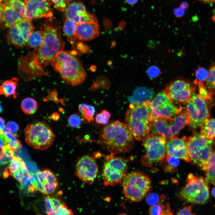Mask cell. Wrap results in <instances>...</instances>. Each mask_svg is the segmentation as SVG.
I'll list each match as a JSON object with an SVG mask.
<instances>
[{
    "label": "cell",
    "mask_w": 215,
    "mask_h": 215,
    "mask_svg": "<svg viewBox=\"0 0 215 215\" xmlns=\"http://www.w3.org/2000/svg\"><path fill=\"white\" fill-rule=\"evenodd\" d=\"M209 73L205 87L211 94L215 95V64L211 67Z\"/></svg>",
    "instance_id": "cell-35"
},
{
    "label": "cell",
    "mask_w": 215,
    "mask_h": 215,
    "mask_svg": "<svg viewBox=\"0 0 215 215\" xmlns=\"http://www.w3.org/2000/svg\"><path fill=\"white\" fill-rule=\"evenodd\" d=\"M200 128L201 134L211 140H215V118L209 119Z\"/></svg>",
    "instance_id": "cell-27"
},
{
    "label": "cell",
    "mask_w": 215,
    "mask_h": 215,
    "mask_svg": "<svg viewBox=\"0 0 215 215\" xmlns=\"http://www.w3.org/2000/svg\"><path fill=\"white\" fill-rule=\"evenodd\" d=\"M203 3H210L215 2V0H196Z\"/></svg>",
    "instance_id": "cell-56"
},
{
    "label": "cell",
    "mask_w": 215,
    "mask_h": 215,
    "mask_svg": "<svg viewBox=\"0 0 215 215\" xmlns=\"http://www.w3.org/2000/svg\"><path fill=\"white\" fill-rule=\"evenodd\" d=\"M208 103L199 94L193 93L186 104L185 110L190 119V129L200 128L208 119L210 114Z\"/></svg>",
    "instance_id": "cell-12"
},
{
    "label": "cell",
    "mask_w": 215,
    "mask_h": 215,
    "mask_svg": "<svg viewBox=\"0 0 215 215\" xmlns=\"http://www.w3.org/2000/svg\"><path fill=\"white\" fill-rule=\"evenodd\" d=\"M151 101L139 104H131L125 115V122L133 137L142 141L150 134Z\"/></svg>",
    "instance_id": "cell-4"
},
{
    "label": "cell",
    "mask_w": 215,
    "mask_h": 215,
    "mask_svg": "<svg viewBox=\"0 0 215 215\" xmlns=\"http://www.w3.org/2000/svg\"><path fill=\"white\" fill-rule=\"evenodd\" d=\"M185 139L191 161L205 171L213 151V141L200 133L185 137Z\"/></svg>",
    "instance_id": "cell-5"
},
{
    "label": "cell",
    "mask_w": 215,
    "mask_h": 215,
    "mask_svg": "<svg viewBox=\"0 0 215 215\" xmlns=\"http://www.w3.org/2000/svg\"><path fill=\"white\" fill-rule=\"evenodd\" d=\"M185 10L180 6L175 8L173 10V12L175 15L177 17H181L183 16L185 14Z\"/></svg>",
    "instance_id": "cell-50"
},
{
    "label": "cell",
    "mask_w": 215,
    "mask_h": 215,
    "mask_svg": "<svg viewBox=\"0 0 215 215\" xmlns=\"http://www.w3.org/2000/svg\"><path fill=\"white\" fill-rule=\"evenodd\" d=\"M176 215H194L192 211L191 206H186L180 210Z\"/></svg>",
    "instance_id": "cell-48"
},
{
    "label": "cell",
    "mask_w": 215,
    "mask_h": 215,
    "mask_svg": "<svg viewBox=\"0 0 215 215\" xmlns=\"http://www.w3.org/2000/svg\"><path fill=\"white\" fill-rule=\"evenodd\" d=\"M21 31L24 39L27 41L30 34L34 29L31 21L26 19H24L16 24Z\"/></svg>",
    "instance_id": "cell-30"
},
{
    "label": "cell",
    "mask_w": 215,
    "mask_h": 215,
    "mask_svg": "<svg viewBox=\"0 0 215 215\" xmlns=\"http://www.w3.org/2000/svg\"><path fill=\"white\" fill-rule=\"evenodd\" d=\"M180 6L184 10H186L188 7L189 4L187 2L184 1L181 3Z\"/></svg>",
    "instance_id": "cell-55"
},
{
    "label": "cell",
    "mask_w": 215,
    "mask_h": 215,
    "mask_svg": "<svg viewBox=\"0 0 215 215\" xmlns=\"http://www.w3.org/2000/svg\"><path fill=\"white\" fill-rule=\"evenodd\" d=\"M190 121L185 109H183L174 116L160 118L151 122L150 133L168 139L177 136L180 130L189 124Z\"/></svg>",
    "instance_id": "cell-6"
},
{
    "label": "cell",
    "mask_w": 215,
    "mask_h": 215,
    "mask_svg": "<svg viewBox=\"0 0 215 215\" xmlns=\"http://www.w3.org/2000/svg\"><path fill=\"white\" fill-rule=\"evenodd\" d=\"M154 93L152 89L139 87L134 91L129 100L131 104H139L147 101H150L154 96Z\"/></svg>",
    "instance_id": "cell-23"
},
{
    "label": "cell",
    "mask_w": 215,
    "mask_h": 215,
    "mask_svg": "<svg viewBox=\"0 0 215 215\" xmlns=\"http://www.w3.org/2000/svg\"><path fill=\"white\" fill-rule=\"evenodd\" d=\"M68 123L72 127L78 128L82 123V120L78 115L73 114L70 116L68 119Z\"/></svg>",
    "instance_id": "cell-39"
},
{
    "label": "cell",
    "mask_w": 215,
    "mask_h": 215,
    "mask_svg": "<svg viewBox=\"0 0 215 215\" xmlns=\"http://www.w3.org/2000/svg\"><path fill=\"white\" fill-rule=\"evenodd\" d=\"M42 31L43 39L40 46L20 60V70L26 74L29 79L33 77L46 75L45 67L63 50L65 44L60 30L55 24L48 23Z\"/></svg>",
    "instance_id": "cell-1"
},
{
    "label": "cell",
    "mask_w": 215,
    "mask_h": 215,
    "mask_svg": "<svg viewBox=\"0 0 215 215\" xmlns=\"http://www.w3.org/2000/svg\"><path fill=\"white\" fill-rule=\"evenodd\" d=\"M50 118L53 120L54 121H57L60 118V115L58 113L54 112L52 114Z\"/></svg>",
    "instance_id": "cell-53"
},
{
    "label": "cell",
    "mask_w": 215,
    "mask_h": 215,
    "mask_svg": "<svg viewBox=\"0 0 215 215\" xmlns=\"http://www.w3.org/2000/svg\"><path fill=\"white\" fill-rule=\"evenodd\" d=\"M212 18L213 20L215 22V15L213 16L212 17Z\"/></svg>",
    "instance_id": "cell-59"
},
{
    "label": "cell",
    "mask_w": 215,
    "mask_h": 215,
    "mask_svg": "<svg viewBox=\"0 0 215 215\" xmlns=\"http://www.w3.org/2000/svg\"><path fill=\"white\" fill-rule=\"evenodd\" d=\"M194 90L193 86L189 82L178 79L168 85L164 91L173 103L179 106L186 104Z\"/></svg>",
    "instance_id": "cell-15"
},
{
    "label": "cell",
    "mask_w": 215,
    "mask_h": 215,
    "mask_svg": "<svg viewBox=\"0 0 215 215\" xmlns=\"http://www.w3.org/2000/svg\"><path fill=\"white\" fill-rule=\"evenodd\" d=\"M21 108L24 113L28 115H31L36 111L38 105L34 99L28 97L22 100L21 104Z\"/></svg>",
    "instance_id": "cell-32"
},
{
    "label": "cell",
    "mask_w": 215,
    "mask_h": 215,
    "mask_svg": "<svg viewBox=\"0 0 215 215\" xmlns=\"http://www.w3.org/2000/svg\"><path fill=\"white\" fill-rule=\"evenodd\" d=\"M25 19L31 21L53 16L52 3L50 0H25Z\"/></svg>",
    "instance_id": "cell-18"
},
{
    "label": "cell",
    "mask_w": 215,
    "mask_h": 215,
    "mask_svg": "<svg viewBox=\"0 0 215 215\" xmlns=\"http://www.w3.org/2000/svg\"><path fill=\"white\" fill-rule=\"evenodd\" d=\"M209 74V71L204 67H199L196 70L195 75L199 81L203 82L206 80Z\"/></svg>",
    "instance_id": "cell-38"
},
{
    "label": "cell",
    "mask_w": 215,
    "mask_h": 215,
    "mask_svg": "<svg viewBox=\"0 0 215 215\" xmlns=\"http://www.w3.org/2000/svg\"><path fill=\"white\" fill-rule=\"evenodd\" d=\"M167 140V154L188 162H191L187 149L185 137L179 138L176 136Z\"/></svg>",
    "instance_id": "cell-20"
},
{
    "label": "cell",
    "mask_w": 215,
    "mask_h": 215,
    "mask_svg": "<svg viewBox=\"0 0 215 215\" xmlns=\"http://www.w3.org/2000/svg\"><path fill=\"white\" fill-rule=\"evenodd\" d=\"M5 145L4 136H0V149Z\"/></svg>",
    "instance_id": "cell-54"
},
{
    "label": "cell",
    "mask_w": 215,
    "mask_h": 215,
    "mask_svg": "<svg viewBox=\"0 0 215 215\" xmlns=\"http://www.w3.org/2000/svg\"><path fill=\"white\" fill-rule=\"evenodd\" d=\"M146 200L148 204L150 205L157 204L159 202L158 195L153 193L149 194L146 197Z\"/></svg>",
    "instance_id": "cell-45"
},
{
    "label": "cell",
    "mask_w": 215,
    "mask_h": 215,
    "mask_svg": "<svg viewBox=\"0 0 215 215\" xmlns=\"http://www.w3.org/2000/svg\"><path fill=\"white\" fill-rule=\"evenodd\" d=\"M43 39L42 31H33L29 35L27 40V45L36 48L41 44Z\"/></svg>",
    "instance_id": "cell-29"
},
{
    "label": "cell",
    "mask_w": 215,
    "mask_h": 215,
    "mask_svg": "<svg viewBox=\"0 0 215 215\" xmlns=\"http://www.w3.org/2000/svg\"><path fill=\"white\" fill-rule=\"evenodd\" d=\"M10 175L9 166H4L0 163V176H1L3 178H6Z\"/></svg>",
    "instance_id": "cell-49"
},
{
    "label": "cell",
    "mask_w": 215,
    "mask_h": 215,
    "mask_svg": "<svg viewBox=\"0 0 215 215\" xmlns=\"http://www.w3.org/2000/svg\"><path fill=\"white\" fill-rule=\"evenodd\" d=\"M118 215H127L125 213H121Z\"/></svg>",
    "instance_id": "cell-62"
},
{
    "label": "cell",
    "mask_w": 215,
    "mask_h": 215,
    "mask_svg": "<svg viewBox=\"0 0 215 215\" xmlns=\"http://www.w3.org/2000/svg\"><path fill=\"white\" fill-rule=\"evenodd\" d=\"M4 128L5 121L2 118L0 117V136H4Z\"/></svg>",
    "instance_id": "cell-51"
},
{
    "label": "cell",
    "mask_w": 215,
    "mask_h": 215,
    "mask_svg": "<svg viewBox=\"0 0 215 215\" xmlns=\"http://www.w3.org/2000/svg\"><path fill=\"white\" fill-rule=\"evenodd\" d=\"M50 198L53 208L56 213L61 207L64 205L61 199L57 196H50Z\"/></svg>",
    "instance_id": "cell-44"
},
{
    "label": "cell",
    "mask_w": 215,
    "mask_h": 215,
    "mask_svg": "<svg viewBox=\"0 0 215 215\" xmlns=\"http://www.w3.org/2000/svg\"><path fill=\"white\" fill-rule=\"evenodd\" d=\"M9 169L10 175L20 184L24 178L30 174L24 162L18 156H14L9 165Z\"/></svg>",
    "instance_id": "cell-22"
},
{
    "label": "cell",
    "mask_w": 215,
    "mask_h": 215,
    "mask_svg": "<svg viewBox=\"0 0 215 215\" xmlns=\"http://www.w3.org/2000/svg\"></svg>",
    "instance_id": "cell-64"
},
{
    "label": "cell",
    "mask_w": 215,
    "mask_h": 215,
    "mask_svg": "<svg viewBox=\"0 0 215 215\" xmlns=\"http://www.w3.org/2000/svg\"><path fill=\"white\" fill-rule=\"evenodd\" d=\"M163 209L162 203L159 202L158 204L152 205L149 209L150 215H160Z\"/></svg>",
    "instance_id": "cell-41"
},
{
    "label": "cell",
    "mask_w": 215,
    "mask_h": 215,
    "mask_svg": "<svg viewBox=\"0 0 215 215\" xmlns=\"http://www.w3.org/2000/svg\"><path fill=\"white\" fill-rule=\"evenodd\" d=\"M150 108V122L160 118L174 116L183 109L182 107L175 105L164 91L158 94L151 101Z\"/></svg>",
    "instance_id": "cell-13"
},
{
    "label": "cell",
    "mask_w": 215,
    "mask_h": 215,
    "mask_svg": "<svg viewBox=\"0 0 215 215\" xmlns=\"http://www.w3.org/2000/svg\"><path fill=\"white\" fill-rule=\"evenodd\" d=\"M79 109L84 119L89 122L93 120L95 112V109L93 106L82 103L79 105Z\"/></svg>",
    "instance_id": "cell-34"
},
{
    "label": "cell",
    "mask_w": 215,
    "mask_h": 215,
    "mask_svg": "<svg viewBox=\"0 0 215 215\" xmlns=\"http://www.w3.org/2000/svg\"><path fill=\"white\" fill-rule=\"evenodd\" d=\"M55 215H73V214L72 211L64 205L57 211Z\"/></svg>",
    "instance_id": "cell-47"
},
{
    "label": "cell",
    "mask_w": 215,
    "mask_h": 215,
    "mask_svg": "<svg viewBox=\"0 0 215 215\" xmlns=\"http://www.w3.org/2000/svg\"><path fill=\"white\" fill-rule=\"evenodd\" d=\"M27 144L37 150H44L52 145L55 138L52 129L46 123L36 121L27 125L24 130Z\"/></svg>",
    "instance_id": "cell-7"
},
{
    "label": "cell",
    "mask_w": 215,
    "mask_h": 215,
    "mask_svg": "<svg viewBox=\"0 0 215 215\" xmlns=\"http://www.w3.org/2000/svg\"><path fill=\"white\" fill-rule=\"evenodd\" d=\"M36 215H39V214H37Z\"/></svg>",
    "instance_id": "cell-63"
},
{
    "label": "cell",
    "mask_w": 215,
    "mask_h": 215,
    "mask_svg": "<svg viewBox=\"0 0 215 215\" xmlns=\"http://www.w3.org/2000/svg\"><path fill=\"white\" fill-rule=\"evenodd\" d=\"M5 6L3 2V0H0V24L2 22Z\"/></svg>",
    "instance_id": "cell-52"
},
{
    "label": "cell",
    "mask_w": 215,
    "mask_h": 215,
    "mask_svg": "<svg viewBox=\"0 0 215 215\" xmlns=\"http://www.w3.org/2000/svg\"><path fill=\"white\" fill-rule=\"evenodd\" d=\"M111 154L106 157L102 176L105 186H113L121 182L126 175L128 160Z\"/></svg>",
    "instance_id": "cell-11"
},
{
    "label": "cell",
    "mask_w": 215,
    "mask_h": 215,
    "mask_svg": "<svg viewBox=\"0 0 215 215\" xmlns=\"http://www.w3.org/2000/svg\"><path fill=\"white\" fill-rule=\"evenodd\" d=\"M5 6L1 26L9 28L25 19V0H3Z\"/></svg>",
    "instance_id": "cell-16"
},
{
    "label": "cell",
    "mask_w": 215,
    "mask_h": 215,
    "mask_svg": "<svg viewBox=\"0 0 215 215\" xmlns=\"http://www.w3.org/2000/svg\"><path fill=\"white\" fill-rule=\"evenodd\" d=\"M18 137L16 134L9 132L5 133L4 138L5 144L13 151H16L22 147L20 141L18 139Z\"/></svg>",
    "instance_id": "cell-31"
},
{
    "label": "cell",
    "mask_w": 215,
    "mask_h": 215,
    "mask_svg": "<svg viewBox=\"0 0 215 215\" xmlns=\"http://www.w3.org/2000/svg\"><path fill=\"white\" fill-rule=\"evenodd\" d=\"M7 39L8 42L17 47L22 48L27 45V41L16 24L9 28Z\"/></svg>",
    "instance_id": "cell-24"
},
{
    "label": "cell",
    "mask_w": 215,
    "mask_h": 215,
    "mask_svg": "<svg viewBox=\"0 0 215 215\" xmlns=\"http://www.w3.org/2000/svg\"><path fill=\"white\" fill-rule=\"evenodd\" d=\"M215 148L208 162L205 173L206 179L208 183L215 185Z\"/></svg>",
    "instance_id": "cell-28"
},
{
    "label": "cell",
    "mask_w": 215,
    "mask_h": 215,
    "mask_svg": "<svg viewBox=\"0 0 215 215\" xmlns=\"http://www.w3.org/2000/svg\"><path fill=\"white\" fill-rule=\"evenodd\" d=\"M76 24L74 22L66 18L63 26V32L68 41L74 47L77 39L75 36Z\"/></svg>",
    "instance_id": "cell-26"
},
{
    "label": "cell",
    "mask_w": 215,
    "mask_h": 215,
    "mask_svg": "<svg viewBox=\"0 0 215 215\" xmlns=\"http://www.w3.org/2000/svg\"><path fill=\"white\" fill-rule=\"evenodd\" d=\"M18 81L17 78L14 77L11 80L3 82L0 86V95L6 97L13 96L14 98H16L17 95L16 90Z\"/></svg>",
    "instance_id": "cell-25"
},
{
    "label": "cell",
    "mask_w": 215,
    "mask_h": 215,
    "mask_svg": "<svg viewBox=\"0 0 215 215\" xmlns=\"http://www.w3.org/2000/svg\"><path fill=\"white\" fill-rule=\"evenodd\" d=\"M44 196L46 213L48 215H55L56 212L53 208L50 196L49 195Z\"/></svg>",
    "instance_id": "cell-43"
},
{
    "label": "cell",
    "mask_w": 215,
    "mask_h": 215,
    "mask_svg": "<svg viewBox=\"0 0 215 215\" xmlns=\"http://www.w3.org/2000/svg\"><path fill=\"white\" fill-rule=\"evenodd\" d=\"M100 28L96 22H86L76 24L75 36L82 41L91 40L100 34Z\"/></svg>",
    "instance_id": "cell-21"
},
{
    "label": "cell",
    "mask_w": 215,
    "mask_h": 215,
    "mask_svg": "<svg viewBox=\"0 0 215 215\" xmlns=\"http://www.w3.org/2000/svg\"><path fill=\"white\" fill-rule=\"evenodd\" d=\"M51 64L67 84L75 86L82 83L87 74L76 56L75 51L62 50L56 55Z\"/></svg>",
    "instance_id": "cell-3"
},
{
    "label": "cell",
    "mask_w": 215,
    "mask_h": 215,
    "mask_svg": "<svg viewBox=\"0 0 215 215\" xmlns=\"http://www.w3.org/2000/svg\"><path fill=\"white\" fill-rule=\"evenodd\" d=\"M31 186L35 191H38L44 196L53 194L59 186V182L55 173L51 170L44 169L30 174Z\"/></svg>",
    "instance_id": "cell-14"
},
{
    "label": "cell",
    "mask_w": 215,
    "mask_h": 215,
    "mask_svg": "<svg viewBox=\"0 0 215 215\" xmlns=\"http://www.w3.org/2000/svg\"><path fill=\"white\" fill-rule=\"evenodd\" d=\"M72 0H65L67 4L69 1H72Z\"/></svg>",
    "instance_id": "cell-61"
},
{
    "label": "cell",
    "mask_w": 215,
    "mask_h": 215,
    "mask_svg": "<svg viewBox=\"0 0 215 215\" xmlns=\"http://www.w3.org/2000/svg\"><path fill=\"white\" fill-rule=\"evenodd\" d=\"M110 117V114L109 112L105 110H103L96 116V121L99 124L106 125L108 123Z\"/></svg>",
    "instance_id": "cell-37"
},
{
    "label": "cell",
    "mask_w": 215,
    "mask_h": 215,
    "mask_svg": "<svg viewBox=\"0 0 215 215\" xmlns=\"http://www.w3.org/2000/svg\"><path fill=\"white\" fill-rule=\"evenodd\" d=\"M65 16L76 24L86 22H98L93 15L87 11L85 5L81 2H74L67 5L64 11Z\"/></svg>",
    "instance_id": "cell-19"
},
{
    "label": "cell",
    "mask_w": 215,
    "mask_h": 215,
    "mask_svg": "<svg viewBox=\"0 0 215 215\" xmlns=\"http://www.w3.org/2000/svg\"><path fill=\"white\" fill-rule=\"evenodd\" d=\"M167 162L166 167L169 170H172L177 167L179 163V160L178 158L173 156L166 154L165 159L163 162Z\"/></svg>",
    "instance_id": "cell-36"
},
{
    "label": "cell",
    "mask_w": 215,
    "mask_h": 215,
    "mask_svg": "<svg viewBox=\"0 0 215 215\" xmlns=\"http://www.w3.org/2000/svg\"><path fill=\"white\" fill-rule=\"evenodd\" d=\"M2 111V107L0 104V113H1Z\"/></svg>",
    "instance_id": "cell-60"
},
{
    "label": "cell",
    "mask_w": 215,
    "mask_h": 215,
    "mask_svg": "<svg viewBox=\"0 0 215 215\" xmlns=\"http://www.w3.org/2000/svg\"><path fill=\"white\" fill-rule=\"evenodd\" d=\"M99 142L111 154L125 153L133 148V137L127 124L116 121L102 128Z\"/></svg>",
    "instance_id": "cell-2"
},
{
    "label": "cell",
    "mask_w": 215,
    "mask_h": 215,
    "mask_svg": "<svg viewBox=\"0 0 215 215\" xmlns=\"http://www.w3.org/2000/svg\"><path fill=\"white\" fill-rule=\"evenodd\" d=\"M212 195L215 198V186L214 187L211 191Z\"/></svg>",
    "instance_id": "cell-58"
},
{
    "label": "cell",
    "mask_w": 215,
    "mask_h": 215,
    "mask_svg": "<svg viewBox=\"0 0 215 215\" xmlns=\"http://www.w3.org/2000/svg\"><path fill=\"white\" fill-rule=\"evenodd\" d=\"M121 182L125 196L131 202L142 200L151 186L149 178L139 171L131 172L126 174Z\"/></svg>",
    "instance_id": "cell-9"
},
{
    "label": "cell",
    "mask_w": 215,
    "mask_h": 215,
    "mask_svg": "<svg viewBox=\"0 0 215 215\" xmlns=\"http://www.w3.org/2000/svg\"><path fill=\"white\" fill-rule=\"evenodd\" d=\"M98 166L94 159L88 155L83 156L77 161L75 173L82 181L91 184L98 172Z\"/></svg>",
    "instance_id": "cell-17"
},
{
    "label": "cell",
    "mask_w": 215,
    "mask_h": 215,
    "mask_svg": "<svg viewBox=\"0 0 215 215\" xmlns=\"http://www.w3.org/2000/svg\"><path fill=\"white\" fill-rule=\"evenodd\" d=\"M142 145L146 150L145 154L141 158L142 163L148 167L155 162L165 161L167 154V139L161 136L150 133L142 141Z\"/></svg>",
    "instance_id": "cell-10"
},
{
    "label": "cell",
    "mask_w": 215,
    "mask_h": 215,
    "mask_svg": "<svg viewBox=\"0 0 215 215\" xmlns=\"http://www.w3.org/2000/svg\"><path fill=\"white\" fill-rule=\"evenodd\" d=\"M160 73L159 68L155 66L150 67L147 70L148 76L151 78H154L157 77L160 74Z\"/></svg>",
    "instance_id": "cell-46"
},
{
    "label": "cell",
    "mask_w": 215,
    "mask_h": 215,
    "mask_svg": "<svg viewBox=\"0 0 215 215\" xmlns=\"http://www.w3.org/2000/svg\"><path fill=\"white\" fill-rule=\"evenodd\" d=\"M127 3L130 5H134L138 1V0H126Z\"/></svg>",
    "instance_id": "cell-57"
},
{
    "label": "cell",
    "mask_w": 215,
    "mask_h": 215,
    "mask_svg": "<svg viewBox=\"0 0 215 215\" xmlns=\"http://www.w3.org/2000/svg\"><path fill=\"white\" fill-rule=\"evenodd\" d=\"M14 156L13 151L5 144L0 151V163L8 166Z\"/></svg>",
    "instance_id": "cell-33"
},
{
    "label": "cell",
    "mask_w": 215,
    "mask_h": 215,
    "mask_svg": "<svg viewBox=\"0 0 215 215\" xmlns=\"http://www.w3.org/2000/svg\"><path fill=\"white\" fill-rule=\"evenodd\" d=\"M208 183L205 178L190 173L188 176L185 186L180 192V196L187 203L204 204L209 198Z\"/></svg>",
    "instance_id": "cell-8"
},
{
    "label": "cell",
    "mask_w": 215,
    "mask_h": 215,
    "mask_svg": "<svg viewBox=\"0 0 215 215\" xmlns=\"http://www.w3.org/2000/svg\"><path fill=\"white\" fill-rule=\"evenodd\" d=\"M54 7L58 10L64 12L67 6L65 0H50Z\"/></svg>",
    "instance_id": "cell-42"
},
{
    "label": "cell",
    "mask_w": 215,
    "mask_h": 215,
    "mask_svg": "<svg viewBox=\"0 0 215 215\" xmlns=\"http://www.w3.org/2000/svg\"><path fill=\"white\" fill-rule=\"evenodd\" d=\"M19 129V126L15 122L12 121L8 122L7 123L4 130V133L9 132L15 134Z\"/></svg>",
    "instance_id": "cell-40"
}]
</instances>
